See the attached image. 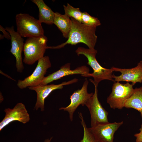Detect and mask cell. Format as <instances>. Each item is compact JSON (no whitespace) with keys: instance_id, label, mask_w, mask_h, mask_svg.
Returning <instances> with one entry per match:
<instances>
[{"instance_id":"obj_1","label":"cell","mask_w":142,"mask_h":142,"mask_svg":"<svg viewBox=\"0 0 142 142\" xmlns=\"http://www.w3.org/2000/svg\"><path fill=\"white\" fill-rule=\"evenodd\" d=\"M70 19L71 25L67 40L56 46L48 47V49H60L67 44L75 45L80 43L85 44L89 49H94L97 40V27L86 26L72 18Z\"/></svg>"},{"instance_id":"obj_2","label":"cell","mask_w":142,"mask_h":142,"mask_svg":"<svg viewBox=\"0 0 142 142\" xmlns=\"http://www.w3.org/2000/svg\"><path fill=\"white\" fill-rule=\"evenodd\" d=\"M76 53L78 55H83L87 58V64L93 69L92 73H89L82 76L84 77H92L94 80L89 79L94 85L98 86L99 83L104 80H108L114 81L113 76V72L111 67L110 69L102 67L97 61L96 56L97 50L94 49H90L83 47H79L76 50Z\"/></svg>"},{"instance_id":"obj_3","label":"cell","mask_w":142,"mask_h":142,"mask_svg":"<svg viewBox=\"0 0 142 142\" xmlns=\"http://www.w3.org/2000/svg\"><path fill=\"white\" fill-rule=\"evenodd\" d=\"M47 38L44 35L28 38L23 47V62L32 65L43 57L47 49Z\"/></svg>"},{"instance_id":"obj_4","label":"cell","mask_w":142,"mask_h":142,"mask_svg":"<svg viewBox=\"0 0 142 142\" xmlns=\"http://www.w3.org/2000/svg\"><path fill=\"white\" fill-rule=\"evenodd\" d=\"M17 32L22 37L29 38L44 35V31L39 20L27 13L16 16Z\"/></svg>"},{"instance_id":"obj_5","label":"cell","mask_w":142,"mask_h":142,"mask_svg":"<svg viewBox=\"0 0 142 142\" xmlns=\"http://www.w3.org/2000/svg\"><path fill=\"white\" fill-rule=\"evenodd\" d=\"M114 82L106 101L111 108L121 109L124 107L126 101L132 95L134 89L133 86L129 82L125 84Z\"/></svg>"},{"instance_id":"obj_6","label":"cell","mask_w":142,"mask_h":142,"mask_svg":"<svg viewBox=\"0 0 142 142\" xmlns=\"http://www.w3.org/2000/svg\"><path fill=\"white\" fill-rule=\"evenodd\" d=\"M51 64L48 56H44L38 61L37 65L32 74L23 80H19L17 85L21 89L40 84L44 78L47 69Z\"/></svg>"},{"instance_id":"obj_7","label":"cell","mask_w":142,"mask_h":142,"mask_svg":"<svg viewBox=\"0 0 142 142\" xmlns=\"http://www.w3.org/2000/svg\"><path fill=\"white\" fill-rule=\"evenodd\" d=\"M94 85V93L85 105L90 113L91 127L109 122L108 113L102 106L98 99V86Z\"/></svg>"},{"instance_id":"obj_8","label":"cell","mask_w":142,"mask_h":142,"mask_svg":"<svg viewBox=\"0 0 142 142\" xmlns=\"http://www.w3.org/2000/svg\"><path fill=\"white\" fill-rule=\"evenodd\" d=\"M89 82L86 79L80 89L74 91L70 96V102L67 107L60 108L59 110H63L67 111L69 115L70 121L73 119V114L78 107L80 105L83 106L85 104L93 95L94 93H89L88 86Z\"/></svg>"},{"instance_id":"obj_9","label":"cell","mask_w":142,"mask_h":142,"mask_svg":"<svg viewBox=\"0 0 142 142\" xmlns=\"http://www.w3.org/2000/svg\"><path fill=\"white\" fill-rule=\"evenodd\" d=\"M78 81V79L74 78L58 84H52L45 85L39 84L36 86L28 87L30 90L35 91L37 93V100L34 109L37 110L39 108H40L41 111H43L44 110L45 100L53 91L57 89H62L64 85L75 83Z\"/></svg>"},{"instance_id":"obj_10","label":"cell","mask_w":142,"mask_h":142,"mask_svg":"<svg viewBox=\"0 0 142 142\" xmlns=\"http://www.w3.org/2000/svg\"><path fill=\"white\" fill-rule=\"evenodd\" d=\"M5 115L0 123V131L11 122L18 121L23 124L29 122L30 116L24 104L21 103L17 104L13 109H5Z\"/></svg>"},{"instance_id":"obj_11","label":"cell","mask_w":142,"mask_h":142,"mask_svg":"<svg viewBox=\"0 0 142 142\" xmlns=\"http://www.w3.org/2000/svg\"><path fill=\"white\" fill-rule=\"evenodd\" d=\"M5 29L9 33L11 37V48L10 51L16 58L17 71L21 73L24 69L22 57L24 44V40L14 30L13 26L6 27Z\"/></svg>"},{"instance_id":"obj_12","label":"cell","mask_w":142,"mask_h":142,"mask_svg":"<svg viewBox=\"0 0 142 142\" xmlns=\"http://www.w3.org/2000/svg\"><path fill=\"white\" fill-rule=\"evenodd\" d=\"M113 72H119L121 74L117 76L113 74L114 82H131L134 85L137 83L142 82V60L140 61L137 65L133 68L128 69L111 67Z\"/></svg>"},{"instance_id":"obj_13","label":"cell","mask_w":142,"mask_h":142,"mask_svg":"<svg viewBox=\"0 0 142 142\" xmlns=\"http://www.w3.org/2000/svg\"><path fill=\"white\" fill-rule=\"evenodd\" d=\"M123 123V121L109 122L90 128L99 142H114V133Z\"/></svg>"},{"instance_id":"obj_14","label":"cell","mask_w":142,"mask_h":142,"mask_svg":"<svg viewBox=\"0 0 142 142\" xmlns=\"http://www.w3.org/2000/svg\"><path fill=\"white\" fill-rule=\"evenodd\" d=\"M70 65V63H67L62 66L58 70L45 77L40 84L47 85L49 83L66 76L80 74L82 76L89 73V69L86 66L78 67L74 70H71Z\"/></svg>"},{"instance_id":"obj_15","label":"cell","mask_w":142,"mask_h":142,"mask_svg":"<svg viewBox=\"0 0 142 142\" xmlns=\"http://www.w3.org/2000/svg\"><path fill=\"white\" fill-rule=\"evenodd\" d=\"M32 1L37 6L39 10V21L41 23L51 25L53 24L55 15L54 12L43 0H32Z\"/></svg>"},{"instance_id":"obj_16","label":"cell","mask_w":142,"mask_h":142,"mask_svg":"<svg viewBox=\"0 0 142 142\" xmlns=\"http://www.w3.org/2000/svg\"><path fill=\"white\" fill-rule=\"evenodd\" d=\"M53 24L60 31L63 36L68 38L71 25V21L70 17L65 14L55 12Z\"/></svg>"},{"instance_id":"obj_17","label":"cell","mask_w":142,"mask_h":142,"mask_svg":"<svg viewBox=\"0 0 142 142\" xmlns=\"http://www.w3.org/2000/svg\"><path fill=\"white\" fill-rule=\"evenodd\" d=\"M124 107L137 110L140 112L142 118V86L134 89L132 95L126 101Z\"/></svg>"},{"instance_id":"obj_18","label":"cell","mask_w":142,"mask_h":142,"mask_svg":"<svg viewBox=\"0 0 142 142\" xmlns=\"http://www.w3.org/2000/svg\"><path fill=\"white\" fill-rule=\"evenodd\" d=\"M79 114L84 132L83 138L80 140V142H99L95 138L90 128L87 127L82 114L79 113Z\"/></svg>"},{"instance_id":"obj_19","label":"cell","mask_w":142,"mask_h":142,"mask_svg":"<svg viewBox=\"0 0 142 142\" xmlns=\"http://www.w3.org/2000/svg\"><path fill=\"white\" fill-rule=\"evenodd\" d=\"M65 14L82 23V12L79 8H74L68 3L67 6L63 5Z\"/></svg>"},{"instance_id":"obj_20","label":"cell","mask_w":142,"mask_h":142,"mask_svg":"<svg viewBox=\"0 0 142 142\" xmlns=\"http://www.w3.org/2000/svg\"><path fill=\"white\" fill-rule=\"evenodd\" d=\"M82 23L87 26L96 27L101 25L98 18L91 16L86 12H82Z\"/></svg>"},{"instance_id":"obj_21","label":"cell","mask_w":142,"mask_h":142,"mask_svg":"<svg viewBox=\"0 0 142 142\" xmlns=\"http://www.w3.org/2000/svg\"><path fill=\"white\" fill-rule=\"evenodd\" d=\"M139 130V133L134 135V136L136 138L135 142H142V125H141Z\"/></svg>"},{"instance_id":"obj_22","label":"cell","mask_w":142,"mask_h":142,"mask_svg":"<svg viewBox=\"0 0 142 142\" xmlns=\"http://www.w3.org/2000/svg\"><path fill=\"white\" fill-rule=\"evenodd\" d=\"M0 30L3 33V36L4 38L5 37L7 39L11 40V37L9 33L8 32H7L5 28H4L1 25L0 26Z\"/></svg>"},{"instance_id":"obj_23","label":"cell","mask_w":142,"mask_h":142,"mask_svg":"<svg viewBox=\"0 0 142 142\" xmlns=\"http://www.w3.org/2000/svg\"><path fill=\"white\" fill-rule=\"evenodd\" d=\"M0 73H1L2 74H3V75H5V76H6L7 77H8L9 78H10V79H13V80H14L12 78H11V77H10L9 76L7 75V74H5L4 73H3L1 70H0Z\"/></svg>"},{"instance_id":"obj_24","label":"cell","mask_w":142,"mask_h":142,"mask_svg":"<svg viewBox=\"0 0 142 142\" xmlns=\"http://www.w3.org/2000/svg\"><path fill=\"white\" fill-rule=\"evenodd\" d=\"M53 137H51L50 138H48L46 139L44 142H50Z\"/></svg>"},{"instance_id":"obj_25","label":"cell","mask_w":142,"mask_h":142,"mask_svg":"<svg viewBox=\"0 0 142 142\" xmlns=\"http://www.w3.org/2000/svg\"><path fill=\"white\" fill-rule=\"evenodd\" d=\"M0 97H1V98H0V101H1V102H2V100H3V98L2 95V94L1 93H1H0Z\"/></svg>"},{"instance_id":"obj_26","label":"cell","mask_w":142,"mask_h":142,"mask_svg":"<svg viewBox=\"0 0 142 142\" xmlns=\"http://www.w3.org/2000/svg\"></svg>"}]
</instances>
